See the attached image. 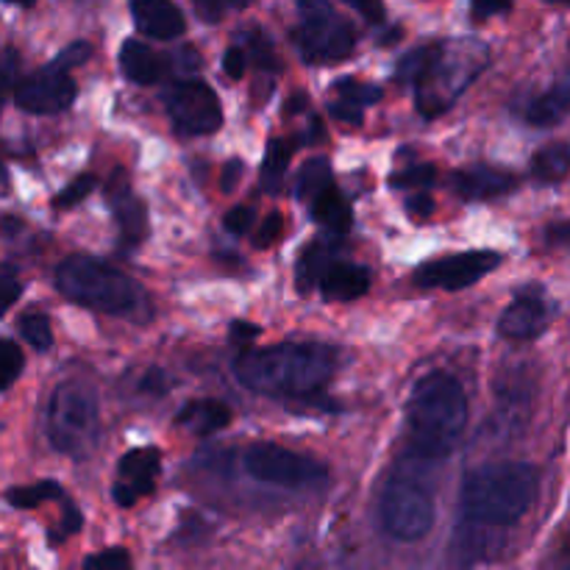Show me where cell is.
<instances>
[{
    "label": "cell",
    "instance_id": "1",
    "mask_svg": "<svg viewBox=\"0 0 570 570\" xmlns=\"http://www.w3.org/2000/svg\"><path fill=\"white\" fill-rule=\"evenodd\" d=\"M334 351L326 345H273L245 348L234 362L243 387L276 399H309L334 373Z\"/></svg>",
    "mask_w": 570,
    "mask_h": 570
},
{
    "label": "cell",
    "instance_id": "2",
    "mask_svg": "<svg viewBox=\"0 0 570 570\" xmlns=\"http://www.w3.org/2000/svg\"><path fill=\"white\" fill-rule=\"evenodd\" d=\"M410 443L421 460H445L460 445L468 423V399L449 373L417 379L406 401Z\"/></svg>",
    "mask_w": 570,
    "mask_h": 570
},
{
    "label": "cell",
    "instance_id": "3",
    "mask_svg": "<svg viewBox=\"0 0 570 570\" xmlns=\"http://www.w3.org/2000/svg\"><path fill=\"white\" fill-rule=\"evenodd\" d=\"M540 493V471L529 462H495L465 476L460 493L462 521L484 527H512L521 521Z\"/></svg>",
    "mask_w": 570,
    "mask_h": 570
},
{
    "label": "cell",
    "instance_id": "4",
    "mask_svg": "<svg viewBox=\"0 0 570 570\" xmlns=\"http://www.w3.org/2000/svg\"><path fill=\"white\" fill-rule=\"evenodd\" d=\"M56 287L76 304L106 315H131L142 304V289L115 267L89 256H70L56 271Z\"/></svg>",
    "mask_w": 570,
    "mask_h": 570
},
{
    "label": "cell",
    "instance_id": "5",
    "mask_svg": "<svg viewBox=\"0 0 570 570\" xmlns=\"http://www.w3.org/2000/svg\"><path fill=\"white\" fill-rule=\"evenodd\" d=\"M488 61V48L473 39L468 42H440L438 56L415 81L417 109L426 117L440 115L449 109L456 98L468 89V83L479 76Z\"/></svg>",
    "mask_w": 570,
    "mask_h": 570
},
{
    "label": "cell",
    "instance_id": "6",
    "mask_svg": "<svg viewBox=\"0 0 570 570\" xmlns=\"http://www.w3.org/2000/svg\"><path fill=\"white\" fill-rule=\"evenodd\" d=\"M50 443L67 456L83 460L95 451L100 438V410L92 390L81 382H67L50 399L48 412Z\"/></svg>",
    "mask_w": 570,
    "mask_h": 570
},
{
    "label": "cell",
    "instance_id": "7",
    "mask_svg": "<svg viewBox=\"0 0 570 570\" xmlns=\"http://www.w3.org/2000/svg\"><path fill=\"white\" fill-rule=\"evenodd\" d=\"M293 39L298 53L312 65H337L348 59L356 45L351 22L337 14L328 0H298V28Z\"/></svg>",
    "mask_w": 570,
    "mask_h": 570
},
{
    "label": "cell",
    "instance_id": "8",
    "mask_svg": "<svg viewBox=\"0 0 570 570\" xmlns=\"http://www.w3.org/2000/svg\"><path fill=\"white\" fill-rule=\"evenodd\" d=\"M382 527L390 538L401 543H415L426 538L434 527L432 493L412 476H393L379 504Z\"/></svg>",
    "mask_w": 570,
    "mask_h": 570
},
{
    "label": "cell",
    "instance_id": "9",
    "mask_svg": "<svg viewBox=\"0 0 570 570\" xmlns=\"http://www.w3.org/2000/svg\"><path fill=\"white\" fill-rule=\"evenodd\" d=\"M243 465L256 482L287 490L321 488L326 482V468L304 454L273 443H254L243 456Z\"/></svg>",
    "mask_w": 570,
    "mask_h": 570
},
{
    "label": "cell",
    "instance_id": "10",
    "mask_svg": "<svg viewBox=\"0 0 570 570\" xmlns=\"http://www.w3.org/2000/svg\"><path fill=\"white\" fill-rule=\"evenodd\" d=\"M165 106L178 131L193 134V137L215 134L223 122L220 98L204 81L173 83L165 92Z\"/></svg>",
    "mask_w": 570,
    "mask_h": 570
},
{
    "label": "cell",
    "instance_id": "11",
    "mask_svg": "<svg viewBox=\"0 0 570 570\" xmlns=\"http://www.w3.org/2000/svg\"><path fill=\"white\" fill-rule=\"evenodd\" d=\"M504 262V256L495 250H471V254L443 256L432 259L412 273V282L417 287H440V289H465L471 284L482 282L488 273Z\"/></svg>",
    "mask_w": 570,
    "mask_h": 570
},
{
    "label": "cell",
    "instance_id": "12",
    "mask_svg": "<svg viewBox=\"0 0 570 570\" xmlns=\"http://www.w3.org/2000/svg\"><path fill=\"white\" fill-rule=\"evenodd\" d=\"M14 98L31 115H59L67 111L76 100V83L67 76V70L48 65L31 76H20L14 83Z\"/></svg>",
    "mask_w": 570,
    "mask_h": 570
},
{
    "label": "cell",
    "instance_id": "13",
    "mask_svg": "<svg viewBox=\"0 0 570 570\" xmlns=\"http://www.w3.org/2000/svg\"><path fill=\"white\" fill-rule=\"evenodd\" d=\"M161 454L159 449H134L128 451L117 468V482L111 495L120 507H134L139 499L154 493L156 476H159Z\"/></svg>",
    "mask_w": 570,
    "mask_h": 570
},
{
    "label": "cell",
    "instance_id": "14",
    "mask_svg": "<svg viewBox=\"0 0 570 570\" xmlns=\"http://www.w3.org/2000/svg\"><path fill=\"white\" fill-rule=\"evenodd\" d=\"M106 198H109L111 212H115L117 228H120L122 239L128 245H139L148 234V209H145L142 200L137 198V193L131 189V184L126 181L122 173H115L106 187Z\"/></svg>",
    "mask_w": 570,
    "mask_h": 570
},
{
    "label": "cell",
    "instance_id": "15",
    "mask_svg": "<svg viewBox=\"0 0 570 570\" xmlns=\"http://www.w3.org/2000/svg\"><path fill=\"white\" fill-rule=\"evenodd\" d=\"M551 321V312L540 293H523L507 306L499 321L501 337L507 340H534L546 332Z\"/></svg>",
    "mask_w": 570,
    "mask_h": 570
},
{
    "label": "cell",
    "instance_id": "16",
    "mask_svg": "<svg viewBox=\"0 0 570 570\" xmlns=\"http://www.w3.org/2000/svg\"><path fill=\"white\" fill-rule=\"evenodd\" d=\"M131 17L139 33L150 39L181 37L187 20L173 0H131Z\"/></svg>",
    "mask_w": 570,
    "mask_h": 570
},
{
    "label": "cell",
    "instance_id": "17",
    "mask_svg": "<svg viewBox=\"0 0 570 570\" xmlns=\"http://www.w3.org/2000/svg\"><path fill=\"white\" fill-rule=\"evenodd\" d=\"M451 187L465 200H490L510 193L515 187V178L495 167H468V170L454 173Z\"/></svg>",
    "mask_w": 570,
    "mask_h": 570
},
{
    "label": "cell",
    "instance_id": "18",
    "mask_svg": "<svg viewBox=\"0 0 570 570\" xmlns=\"http://www.w3.org/2000/svg\"><path fill=\"white\" fill-rule=\"evenodd\" d=\"M232 410L220 401L212 399H200V401H189V404L181 406V412L176 415V423L187 432L198 434V438H209V434L220 432L232 423Z\"/></svg>",
    "mask_w": 570,
    "mask_h": 570
},
{
    "label": "cell",
    "instance_id": "19",
    "mask_svg": "<svg viewBox=\"0 0 570 570\" xmlns=\"http://www.w3.org/2000/svg\"><path fill=\"white\" fill-rule=\"evenodd\" d=\"M321 289L326 301H356L371 289V273L360 265H328Z\"/></svg>",
    "mask_w": 570,
    "mask_h": 570
},
{
    "label": "cell",
    "instance_id": "20",
    "mask_svg": "<svg viewBox=\"0 0 570 570\" xmlns=\"http://www.w3.org/2000/svg\"><path fill=\"white\" fill-rule=\"evenodd\" d=\"M120 70L126 72L128 81L139 83V87H150V83L161 81L165 76V65L159 56L139 39H128L120 48Z\"/></svg>",
    "mask_w": 570,
    "mask_h": 570
},
{
    "label": "cell",
    "instance_id": "21",
    "mask_svg": "<svg viewBox=\"0 0 570 570\" xmlns=\"http://www.w3.org/2000/svg\"><path fill=\"white\" fill-rule=\"evenodd\" d=\"M312 215H315V220L321 223L326 232L332 234H345L351 228V223H354V215H351V204L343 198V193H340L337 187H334V181L328 184L323 193H317V198L312 200Z\"/></svg>",
    "mask_w": 570,
    "mask_h": 570
},
{
    "label": "cell",
    "instance_id": "22",
    "mask_svg": "<svg viewBox=\"0 0 570 570\" xmlns=\"http://www.w3.org/2000/svg\"><path fill=\"white\" fill-rule=\"evenodd\" d=\"M570 109V83L562 78L554 89H549L546 95L534 98L527 109V122L534 128H549L557 126L568 117Z\"/></svg>",
    "mask_w": 570,
    "mask_h": 570
},
{
    "label": "cell",
    "instance_id": "23",
    "mask_svg": "<svg viewBox=\"0 0 570 570\" xmlns=\"http://www.w3.org/2000/svg\"><path fill=\"white\" fill-rule=\"evenodd\" d=\"M295 145H298V139L295 137H282L267 142V154H265V161H262V178H259L262 189H265L267 195H276L278 189H282L284 173H287L289 161H293Z\"/></svg>",
    "mask_w": 570,
    "mask_h": 570
},
{
    "label": "cell",
    "instance_id": "24",
    "mask_svg": "<svg viewBox=\"0 0 570 570\" xmlns=\"http://www.w3.org/2000/svg\"><path fill=\"white\" fill-rule=\"evenodd\" d=\"M570 170V148L566 142L546 145L532 159V176L543 184H557L568 176Z\"/></svg>",
    "mask_w": 570,
    "mask_h": 570
},
{
    "label": "cell",
    "instance_id": "25",
    "mask_svg": "<svg viewBox=\"0 0 570 570\" xmlns=\"http://www.w3.org/2000/svg\"><path fill=\"white\" fill-rule=\"evenodd\" d=\"M328 265H332V248H328L326 243H312L298 259V289L301 293H309V289L321 282V276L326 273Z\"/></svg>",
    "mask_w": 570,
    "mask_h": 570
},
{
    "label": "cell",
    "instance_id": "26",
    "mask_svg": "<svg viewBox=\"0 0 570 570\" xmlns=\"http://www.w3.org/2000/svg\"><path fill=\"white\" fill-rule=\"evenodd\" d=\"M328 184H332V165H328L326 156H315V159L306 161L298 176V198L304 204H312L317 193H323Z\"/></svg>",
    "mask_w": 570,
    "mask_h": 570
},
{
    "label": "cell",
    "instance_id": "27",
    "mask_svg": "<svg viewBox=\"0 0 570 570\" xmlns=\"http://www.w3.org/2000/svg\"><path fill=\"white\" fill-rule=\"evenodd\" d=\"M239 37H243V45L248 48L245 50V56H250L259 70L278 72V67H282L278 65V56H276V50H273V42L267 39V33L262 31V28H245Z\"/></svg>",
    "mask_w": 570,
    "mask_h": 570
},
{
    "label": "cell",
    "instance_id": "28",
    "mask_svg": "<svg viewBox=\"0 0 570 570\" xmlns=\"http://www.w3.org/2000/svg\"><path fill=\"white\" fill-rule=\"evenodd\" d=\"M50 499H61V488L56 482H37L31 488H14L6 493V501L17 510H33Z\"/></svg>",
    "mask_w": 570,
    "mask_h": 570
},
{
    "label": "cell",
    "instance_id": "29",
    "mask_svg": "<svg viewBox=\"0 0 570 570\" xmlns=\"http://www.w3.org/2000/svg\"><path fill=\"white\" fill-rule=\"evenodd\" d=\"M438 50H440V42H432V45H423V48H415L412 53H406L404 59L399 61L395 78H399L401 83H415L417 78L429 70V65L434 61Z\"/></svg>",
    "mask_w": 570,
    "mask_h": 570
},
{
    "label": "cell",
    "instance_id": "30",
    "mask_svg": "<svg viewBox=\"0 0 570 570\" xmlns=\"http://www.w3.org/2000/svg\"><path fill=\"white\" fill-rule=\"evenodd\" d=\"M26 356L14 340H0V390H9L20 379Z\"/></svg>",
    "mask_w": 570,
    "mask_h": 570
},
{
    "label": "cell",
    "instance_id": "31",
    "mask_svg": "<svg viewBox=\"0 0 570 570\" xmlns=\"http://www.w3.org/2000/svg\"><path fill=\"white\" fill-rule=\"evenodd\" d=\"M334 89H337L340 98L348 100V104H354V106H360V109H365V106H373L382 100V89L373 87V83L356 81V78H340V81L334 83Z\"/></svg>",
    "mask_w": 570,
    "mask_h": 570
},
{
    "label": "cell",
    "instance_id": "32",
    "mask_svg": "<svg viewBox=\"0 0 570 570\" xmlns=\"http://www.w3.org/2000/svg\"><path fill=\"white\" fill-rule=\"evenodd\" d=\"M20 328L22 337H26L37 351H48L50 345H53V328H50L48 315H42V312H31V315L22 317Z\"/></svg>",
    "mask_w": 570,
    "mask_h": 570
},
{
    "label": "cell",
    "instance_id": "33",
    "mask_svg": "<svg viewBox=\"0 0 570 570\" xmlns=\"http://www.w3.org/2000/svg\"><path fill=\"white\" fill-rule=\"evenodd\" d=\"M438 178V167L434 165H412L406 170H399L390 176V187L395 189H417V187H429Z\"/></svg>",
    "mask_w": 570,
    "mask_h": 570
},
{
    "label": "cell",
    "instance_id": "34",
    "mask_svg": "<svg viewBox=\"0 0 570 570\" xmlns=\"http://www.w3.org/2000/svg\"><path fill=\"white\" fill-rule=\"evenodd\" d=\"M95 184H98V178L89 176V173H87V176H78L76 181L67 184V187L61 189L59 195H56L53 206H56V209H72V206H78L83 198H87L89 193H92Z\"/></svg>",
    "mask_w": 570,
    "mask_h": 570
},
{
    "label": "cell",
    "instance_id": "35",
    "mask_svg": "<svg viewBox=\"0 0 570 570\" xmlns=\"http://www.w3.org/2000/svg\"><path fill=\"white\" fill-rule=\"evenodd\" d=\"M193 3H195V11L200 14V20L217 22L226 14H232V11H239L245 9V6H250L254 0H193Z\"/></svg>",
    "mask_w": 570,
    "mask_h": 570
},
{
    "label": "cell",
    "instance_id": "36",
    "mask_svg": "<svg viewBox=\"0 0 570 570\" xmlns=\"http://www.w3.org/2000/svg\"><path fill=\"white\" fill-rule=\"evenodd\" d=\"M22 293V284L17 278V271L9 265H0V315L9 312V306L20 298Z\"/></svg>",
    "mask_w": 570,
    "mask_h": 570
},
{
    "label": "cell",
    "instance_id": "37",
    "mask_svg": "<svg viewBox=\"0 0 570 570\" xmlns=\"http://www.w3.org/2000/svg\"><path fill=\"white\" fill-rule=\"evenodd\" d=\"M83 566L95 570H126L131 568V557H128L122 549H111V551H104V554L87 557Z\"/></svg>",
    "mask_w": 570,
    "mask_h": 570
},
{
    "label": "cell",
    "instance_id": "38",
    "mask_svg": "<svg viewBox=\"0 0 570 570\" xmlns=\"http://www.w3.org/2000/svg\"><path fill=\"white\" fill-rule=\"evenodd\" d=\"M89 56H92V45H89V42H72V45H67V48L61 50V53L56 56L50 65L59 67V70H70V67L83 65Z\"/></svg>",
    "mask_w": 570,
    "mask_h": 570
},
{
    "label": "cell",
    "instance_id": "39",
    "mask_svg": "<svg viewBox=\"0 0 570 570\" xmlns=\"http://www.w3.org/2000/svg\"><path fill=\"white\" fill-rule=\"evenodd\" d=\"M282 232H284L282 215H278V212H271V215H267L265 220H262L259 234H256L254 245H256V248H271V245L276 243L278 237H282Z\"/></svg>",
    "mask_w": 570,
    "mask_h": 570
},
{
    "label": "cell",
    "instance_id": "40",
    "mask_svg": "<svg viewBox=\"0 0 570 570\" xmlns=\"http://www.w3.org/2000/svg\"><path fill=\"white\" fill-rule=\"evenodd\" d=\"M20 76V53L14 48H6L0 53V87H14Z\"/></svg>",
    "mask_w": 570,
    "mask_h": 570
},
{
    "label": "cell",
    "instance_id": "41",
    "mask_svg": "<svg viewBox=\"0 0 570 570\" xmlns=\"http://www.w3.org/2000/svg\"><path fill=\"white\" fill-rule=\"evenodd\" d=\"M245 67H248V56H245L243 45H232L226 56H223V70H226L228 78L237 81V78L245 76Z\"/></svg>",
    "mask_w": 570,
    "mask_h": 570
},
{
    "label": "cell",
    "instance_id": "42",
    "mask_svg": "<svg viewBox=\"0 0 570 570\" xmlns=\"http://www.w3.org/2000/svg\"><path fill=\"white\" fill-rule=\"evenodd\" d=\"M254 209L250 206H237V209H232L226 215V232L228 234H245L250 232V226H254Z\"/></svg>",
    "mask_w": 570,
    "mask_h": 570
},
{
    "label": "cell",
    "instance_id": "43",
    "mask_svg": "<svg viewBox=\"0 0 570 570\" xmlns=\"http://www.w3.org/2000/svg\"><path fill=\"white\" fill-rule=\"evenodd\" d=\"M512 9V0H471V11L476 20H490L495 14H504Z\"/></svg>",
    "mask_w": 570,
    "mask_h": 570
},
{
    "label": "cell",
    "instance_id": "44",
    "mask_svg": "<svg viewBox=\"0 0 570 570\" xmlns=\"http://www.w3.org/2000/svg\"><path fill=\"white\" fill-rule=\"evenodd\" d=\"M351 9L360 11L367 22H382L384 20V0H343Z\"/></svg>",
    "mask_w": 570,
    "mask_h": 570
},
{
    "label": "cell",
    "instance_id": "45",
    "mask_svg": "<svg viewBox=\"0 0 570 570\" xmlns=\"http://www.w3.org/2000/svg\"><path fill=\"white\" fill-rule=\"evenodd\" d=\"M332 115L337 117V120H343V122H351V126H360L362 122V109L360 106H354V104H348V100H334L332 104Z\"/></svg>",
    "mask_w": 570,
    "mask_h": 570
},
{
    "label": "cell",
    "instance_id": "46",
    "mask_svg": "<svg viewBox=\"0 0 570 570\" xmlns=\"http://www.w3.org/2000/svg\"><path fill=\"white\" fill-rule=\"evenodd\" d=\"M239 178H243V161L232 159L226 167H223V176H220L223 193H226V195L234 193V189H237V184H239Z\"/></svg>",
    "mask_w": 570,
    "mask_h": 570
},
{
    "label": "cell",
    "instance_id": "47",
    "mask_svg": "<svg viewBox=\"0 0 570 570\" xmlns=\"http://www.w3.org/2000/svg\"><path fill=\"white\" fill-rule=\"evenodd\" d=\"M256 337H259V328L250 326V323H243V321L232 323V340L239 345V348H248Z\"/></svg>",
    "mask_w": 570,
    "mask_h": 570
},
{
    "label": "cell",
    "instance_id": "48",
    "mask_svg": "<svg viewBox=\"0 0 570 570\" xmlns=\"http://www.w3.org/2000/svg\"><path fill=\"white\" fill-rule=\"evenodd\" d=\"M81 523H83L81 512H78L72 504H67V507H65V521H61V534H59V538H67V534H76L78 529H81Z\"/></svg>",
    "mask_w": 570,
    "mask_h": 570
},
{
    "label": "cell",
    "instance_id": "49",
    "mask_svg": "<svg viewBox=\"0 0 570 570\" xmlns=\"http://www.w3.org/2000/svg\"><path fill=\"white\" fill-rule=\"evenodd\" d=\"M406 209H410L412 217H426L434 212V200L429 195H415V198L406 200Z\"/></svg>",
    "mask_w": 570,
    "mask_h": 570
},
{
    "label": "cell",
    "instance_id": "50",
    "mask_svg": "<svg viewBox=\"0 0 570 570\" xmlns=\"http://www.w3.org/2000/svg\"><path fill=\"white\" fill-rule=\"evenodd\" d=\"M549 237L554 239V243H566V239H568V223H560L557 228H551Z\"/></svg>",
    "mask_w": 570,
    "mask_h": 570
},
{
    "label": "cell",
    "instance_id": "51",
    "mask_svg": "<svg viewBox=\"0 0 570 570\" xmlns=\"http://www.w3.org/2000/svg\"><path fill=\"white\" fill-rule=\"evenodd\" d=\"M6 184H9V176H6V167L3 161H0V189H6Z\"/></svg>",
    "mask_w": 570,
    "mask_h": 570
},
{
    "label": "cell",
    "instance_id": "52",
    "mask_svg": "<svg viewBox=\"0 0 570 570\" xmlns=\"http://www.w3.org/2000/svg\"><path fill=\"white\" fill-rule=\"evenodd\" d=\"M6 3H14V6H33L37 0H6Z\"/></svg>",
    "mask_w": 570,
    "mask_h": 570
},
{
    "label": "cell",
    "instance_id": "53",
    "mask_svg": "<svg viewBox=\"0 0 570 570\" xmlns=\"http://www.w3.org/2000/svg\"><path fill=\"white\" fill-rule=\"evenodd\" d=\"M546 3H560V6H566L568 0H546Z\"/></svg>",
    "mask_w": 570,
    "mask_h": 570
},
{
    "label": "cell",
    "instance_id": "54",
    "mask_svg": "<svg viewBox=\"0 0 570 570\" xmlns=\"http://www.w3.org/2000/svg\"><path fill=\"white\" fill-rule=\"evenodd\" d=\"M0 109H3V92H0Z\"/></svg>",
    "mask_w": 570,
    "mask_h": 570
}]
</instances>
